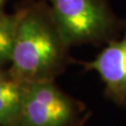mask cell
Instances as JSON below:
<instances>
[{
	"instance_id": "1",
	"label": "cell",
	"mask_w": 126,
	"mask_h": 126,
	"mask_svg": "<svg viewBox=\"0 0 126 126\" xmlns=\"http://www.w3.org/2000/svg\"><path fill=\"white\" fill-rule=\"evenodd\" d=\"M68 48L49 5L34 2L19 11L11 75L25 84L53 81L63 69Z\"/></svg>"
},
{
	"instance_id": "2",
	"label": "cell",
	"mask_w": 126,
	"mask_h": 126,
	"mask_svg": "<svg viewBox=\"0 0 126 126\" xmlns=\"http://www.w3.org/2000/svg\"><path fill=\"white\" fill-rule=\"evenodd\" d=\"M68 46L108 42L119 27L107 0H48Z\"/></svg>"
},
{
	"instance_id": "3",
	"label": "cell",
	"mask_w": 126,
	"mask_h": 126,
	"mask_svg": "<svg viewBox=\"0 0 126 126\" xmlns=\"http://www.w3.org/2000/svg\"><path fill=\"white\" fill-rule=\"evenodd\" d=\"M79 106L53 83L26 84L19 126H72Z\"/></svg>"
},
{
	"instance_id": "4",
	"label": "cell",
	"mask_w": 126,
	"mask_h": 126,
	"mask_svg": "<svg viewBox=\"0 0 126 126\" xmlns=\"http://www.w3.org/2000/svg\"><path fill=\"white\" fill-rule=\"evenodd\" d=\"M84 66L99 75L109 99L126 106V23L122 38L108 41L101 52Z\"/></svg>"
},
{
	"instance_id": "5",
	"label": "cell",
	"mask_w": 126,
	"mask_h": 126,
	"mask_svg": "<svg viewBox=\"0 0 126 126\" xmlns=\"http://www.w3.org/2000/svg\"><path fill=\"white\" fill-rule=\"evenodd\" d=\"M26 84L0 74V126L19 125Z\"/></svg>"
},
{
	"instance_id": "6",
	"label": "cell",
	"mask_w": 126,
	"mask_h": 126,
	"mask_svg": "<svg viewBox=\"0 0 126 126\" xmlns=\"http://www.w3.org/2000/svg\"><path fill=\"white\" fill-rule=\"evenodd\" d=\"M19 22V11L12 15L0 14V66L10 63Z\"/></svg>"
},
{
	"instance_id": "7",
	"label": "cell",
	"mask_w": 126,
	"mask_h": 126,
	"mask_svg": "<svg viewBox=\"0 0 126 126\" xmlns=\"http://www.w3.org/2000/svg\"><path fill=\"white\" fill-rule=\"evenodd\" d=\"M7 1L8 0H0V14L4 13V8Z\"/></svg>"
}]
</instances>
